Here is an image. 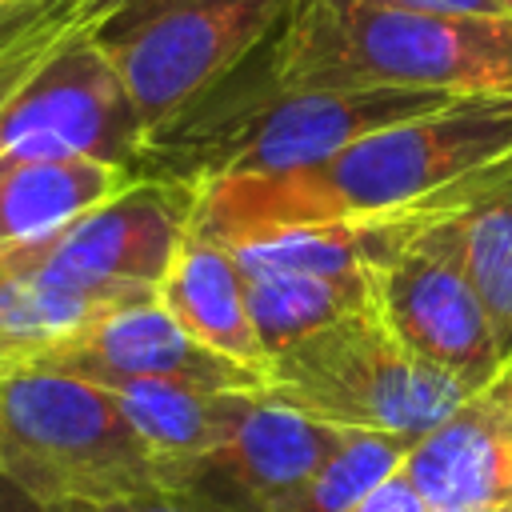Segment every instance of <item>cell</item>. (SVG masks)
I'll use <instances>...</instances> for the list:
<instances>
[{
  "label": "cell",
  "instance_id": "obj_7",
  "mask_svg": "<svg viewBox=\"0 0 512 512\" xmlns=\"http://www.w3.org/2000/svg\"><path fill=\"white\" fill-rule=\"evenodd\" d=\"M196 188L164 176H136L128 188L88 208L60 232L0 248V256L32 276L124 304L156 296L180 244L192 232Z\"/></svg>",
  "mask_w": 512,
  "mask_h": 512
},
{
  "label": "cell",
  "instance_id": "obj_20",
  "mask_svg": "<svg viewBox=\"0 0 512 512\" xmlns=\"http://www.w3.org/2000/svg\"><path fill=\"white\" fill-rule=\"evenodd\" d=\"M348 512H432L428 504H424V496L408 484V476L404 472H392L388 480H380L368 496H360Z\"/></svg>",
  "mask_w": 512,
  "mask_h": 512
},
{
  "label": "cell",
  "instance_id": "obj_11",
  "mask_svg": "<svg viewBox=\"0 0 512 512\" xmlns=\"http://www.w3.org/2000/svg\"><path fill=\"white\" fill-rule=\"evenodd\" d=\"M344 436L348 428L312 420L260 392L220 448L168 476V492L196 496L220 512H272L340 448Z\"/></svg>",
  "mask_w": 512,
  "mask_h": 512
},
{
  "label": "cell",
  "instance_id": "obj_12",
  "mask_svg": "<svg viewBox=\"0 0 512 512\" xmlns=\"http://www.w3.org/2000/svg\"><path fill=\"white\" fill-rule=\"evenodd\" d=\"M400 472L432 512H512V360L412 440Z\"/></svg>",
  "mask_w": 512,
  "mask_h": 512
},
{
  "label": "cell",
  "instance_id": "obj_1",
  "mask_svg": "<svg viewBox=\"0 0 512 512\" xmlns=\"http://www.w3.org/2000/svg\"><path fill=\"white\" fill-rule=\"evenodd\" d=\"M504 160H512V96H460L376 128L320 164L196 184L192 236L232 248L288 228L388 216Z\"/></svg>",
  "mask_w": 512,
  "mask_h": 512
},
{
  "label": "cell",
  "instance_id": "obj_8",
  "mask_svg": "<svg viewBox=\"0 0 512 512\" xmlns=\"http://www.w3.org/2000/svg\"><path fill=\"white\" fill-rule=\"evenodd\" d=\"M148 132L92 32L56 40L0 104V160H104L136 176Z\"/></svg>",
  "mask_w": 512,
  "mask_h": 512
},
{
  "label": "cell",
  "instance_id": "obj_2",
  "mask_svg": "<svg viewBox=\"0 0 512 512\" xmlns=\"http://www.w3.org/2000/svg\"><path fill=\"white\" fill-rule=\"evenodd\" d=\"M264 52V48H260ZM252 56L168 128L136 164V176L208 184L224 176H276L328 160L344 144L396 120L444 108L460 96L408 88H308L284 84Z\"/></svg>",
  "mask_w": 512,
  "mask_h": 512
},
{
  "label": "cell",
  "instance_id": "obj_9",
  "mask_svg": "<svg viewBox=\"0 0 512 512\" xmlns=\"http://www.w3.org/2000/svg\"><path fill=\"white\" fill-rule=\"evenodd\" d=\"M472 180H464L460 192L376 272V312L388 332L416 360L460 380L468 392H476L504 368L488 316L448 236V212L472 188Z\"/></svg>",
  "mask_w": 512,
  "mask_h": 512
},
{
  "label": "cell",
  "instance_id": "obj_13",
  "mask_svg": "<svg viewBox=\"0 0 512 512\" xmlns=\"http://www.w3.org/2000/svg\"><path fill=\"white\" fill-rule=\"evenodd\" d=\"M156 296L192 340H200L204 348L264 376L268 360H264L260 336L252 328L248 304H244V284H240L236 260L224 244H212V240H200L188 232L172 268L164 272Z\"/></svg>",
  "mask_w": 512,
  "mask_h": 512
},
{
  "label": "cell",
  "instance_id": "obj_14",
  "mask_svg": "<svg viewBox=\"0 0 512 512\" xmlns=\"http://www.w3.org/2000/svg\"><path fill=\"white\" fill-rule=\"evenodd\" d=\"M124 424L156 460L164 488L168 476L212 448H220L240 416L248 412L252 396L260 392H208L188 384H108Z\"/></svg>",
  "mask_w": 512,
  "mask_h": 512
},
{
  "label": "cell",
  "instance_id": "obj_21",
  "mask_svg": "<svg viewBox=\"0 0 512 512\" xmlns=\"http://www.w3.org/2000/svg\"><path fill=\"white\" fill-rule=\"evenodd\" d=\"M68 512H220L196 496H184V492H144V496H128V500H116V504H96V508H68Z\"/></svg>",
  "mask_w": 512,
  "mask_h": 512
},
{
  "label": "cell",
  "instance_id": "obj_16",
  "mask_svg": "<svg viewBox=\"0 0 512 512\" xmlns=\"http://www.w3.org/2000/svg\"><path fill=\"white\" fill-rule=\"evenodd\" d=\"M456 260L488 316L500 360H512V160L480 172L448 212Z\"/></svg>",
  "mask_w": 512,
  "mask_h": 512
},
{
  "label": "cell",
  "instance_id": "obj_22",
  "mask_svg": "<svg viewBox=\"0 0 512 512\" xmlns=\"http://www.w3.org/2000/svg\"><path fill=\"white\" fill-rule=\"evenodd\" d=\"M52 4L64 12L72 32H96L116 12H128V8H140V4H152V0H52Z\"/></svg>",
  "mask_w": 512,
  "mask_h": 512
},
{
  "label": "cell",
  "instance_id": "obj_17",
  "mask_svg": "<svg viewBox=\"0 0 512 512\" xmlns=\"http://www.w3.org/2000/svg\"><path fill=\"white\" fill-rule=\"evenodd\" d=\"M236 272L244 284V304L260 336L264 360L348 312L376 308V280L316 276V272L260 268V264H236Z\"/></svg>",
  "mask_w": 512,
  "mask_h": 512
},
{
  "label": "cell",
  "instance_id": "obj_15",
  "mask_svg": "<svg viewBox=\"0 0 512 512\" xmlns=\"http://www.w3.org/2000/svg\"><path fill=\"white\" fill-rule=\"evenodd\" d=\"M136 176L104 160H0V248L32 244L88 208L104 204Z\"/></svg>",
  "mask_w": 512,
  "mask_h": 512
},
{
  "label": "cell",
  "instance_id": "obj_25",
  "mask_svg": "<svg viewBox=\"0 0 512 512\" xmlns=\"http://www.w3.org/2000/svg\"><path fill=\"white\" fill-rule=\"evenodd\" d=\"M496 4H500V8H504V12L512 16V0H496Z\"/></svg>",
  "mask_w": 512,
  "mask_h": 512
},
{
  "label": "cell",
  "instance_id": "obj_24",
  "mask_svg": "<svg viewBox=\"0 0 512 512\" xmlns=\"http://www.w3.org/2000/svg\"><path fill=\"white\" fill-rule=\"evenodd\" d=\"M0 512H52V508H44L40 500H32L20 484H12V480L0 472Z\"/></svg>",
  "mask_w": 512,
  "mask_h": 512
},
{
  "label": "cell",
  "instance_id": "obj_19",
  "mask_svg": "<svg viewBox=\"0 0 512 512\" xmlns=\"http://www.w3.org/2000/svg\"><path fill=\"white\" fill-rule=\"evenodd\" d=\"M64 36H72V24L64 20V12H60L52 0H44V16H40L12 48L0 52V104L20 88V80L40 64V56H44L56 40H64Z\"/></svg>",
  "mask_w": 512,
  "mask_h": 512
},
{
  "label": "cell",
  "instance_id": "obj_6",
  "mask_svg": "<svg viewBox=\"0 0 512 512\" xmlns=\"http://www.w3.org/2000/svg\"><path fill=\"white\" fill-rule=\"evenodd\" d=\"M296 0H152L116 12L92 36L120 72L148 140L244 68Z\"/></svg>",
  "mask_w": 512,
  "mask_h": 512
},
{
  "label": "cell",
  "instance_id": "obj_10",
  "mask_svg": "<svg viewBox=\"0 0 512 512\" xmlns=\"http://www.w3.org/2000/svg\"><path fill=\"white\" fill-rule=\"evenodd\" d=\"M100 388L108 384H188L208 392H264V376L192 340L160 304V296L124 300L88 328L28 356Z\"/></svg>",
  "mask_w": 512,
  "mask_h": 512
},
{
  "label": "cell",
  "instance_id": "obj_18",
  "mask_svg": "<svg viewBox=\"0 0 512 512\" xmlns=\"http://www.w3.org/2000/svg\"><path fill=\"white\" fill-rule=\"evenodd\" d=\"M408 448H412V440H404V436L348 428L340 448L296 492H288L272 512H348L380 480L400 472Z\"/></svg>",
  "mask_w": 512,
  "mask_h": 512
},
{
  "label": "cell",
  "instance_id": "obj_26",
  "mask_svg": "<svg viewBox=\"0 0 512 512\" xmlns=\"http://www.w3.org/2000/svg\"><path fill=\"white\" fill-rule=\"evenodd\" d=\"M8 4H12V0H0V8H8Z\"/></svg>",
  "mask_w": 512,
  "mask_h": 512
},
{
  "label": "cell",
  "instance_id": "obj_23",
  "mask_svg": "<svg viewBox=\"0 0 512 512\" xmlns=\"http://www.w3.org/2000/svg\"><path fill=\"white\" fill-rule=\"evenodd\" d=\"M392 8H424V12H484V16H508L496 0H376Z\"/></svg>",
  "mask_w": 512,
  "mask_h": 512
},
{
  "label": "cell",
  "instance_id": "obj_4",
  "mask_svg": "<svg viewBox=\"0 0 512 512\" xmlns=\"http://www.w3.org/2000/svg\"><path fill=\"white\" fill-rule=\"evenodd\" d=\"M0 472L52 512L164 488L108 388L28 360H0Z\"/></svg>",
  "mask_w": 512,
  "mask_h": 512
},
{
  "label": "cell",
  "instance_id": "obj_5",
  "mask_svg": "<svg viewBox=\"0 0 512 512\" xmlns=\"http://www.w3.org/2000/svg\"><path fill=\"white\" fill-rule=\"evenodd\" d=\"M264 396L336 428L420 440L468 388L416 360L380 312L364 308L268 356Z\"/></svg>",
  "mask_w": 512,
  "mask_h": 512
},
{
  "label": "cell",
  "instance_id": "obj_3",
  "mask_svg": "<svg viewBox=\"0 0 512 512\" xmlns=\"http://www.w3.org/2000/svg\"><path fill=\"white\" fill-rule=\"evenodd\" d=\"M260 56L276 80L308 88L512 96V16L296 0Z\"/></svg>",
  "mask_w": 512,
  "mask_h": 512
}]
</instances>
